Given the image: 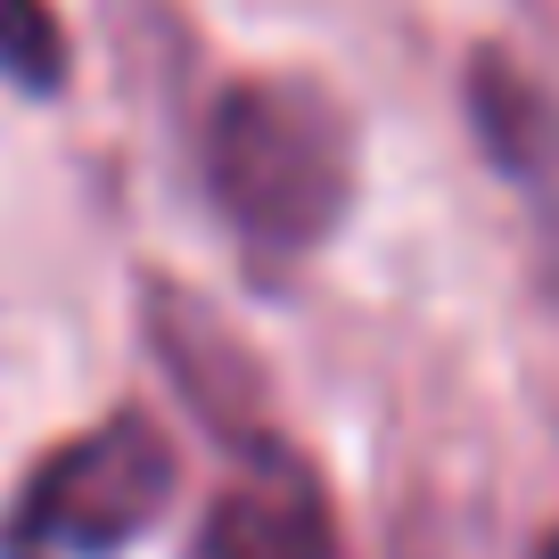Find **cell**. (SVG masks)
I'll list each match as a JSON object with an SVG mask.
<instances>
[{
  "mask_svg": "<svg viewBox=\"0 0 559 559\" xmlns=\"http://www.w3.org/2000/svg\"><path fill=\"white\" fill-rule=\"evenodd\" d=\"M206 190L255 255H313L354 206V123L313 74H247L214 99Z\"/></svg>",
  "mask_w": 559,
  "mask_h": 559,
  "instance_id": "cell-1",
  "label": "cell"
},
{
  "mask_svg": "<svg viewBox=\"0 0 559 559\" xmlns=\"http://www.w3.org/2000/svg\"><path fill=\"white\" fill-rule=\"evenodd\" d=\"M67 25H58L50 0H0V74L34 99H50L67 83Z\"/></svg>",
  "mask_w": 559,
  "mask_h": 559,
  "instance_id": "cell-6",
  "label": "cell"
},
{
  "mask_svg": "<svg viewBox=\"0 0 559 559\" xmlns=\"http://www.w3.org/2000/svg\"><path fill=\"white\" fill-rule=\"evenodd\" d=\"M198 559H346L330 486L313 477V461L288 444H247L239 477L214 493L206 526H198Z\"/></svg>",
  "mask_w": 559,
  "mask_h": 559,
  "instance_id": "cell-3",
  "label": "cell"
},
{
  "mask_svg": "<svg viewBox=\"0 0 559 559\" xmlns=\"http://www.w3.org/2000/svg\"><path fill=\"white\" fill-rule=\"evenodd\" d=\"M148 337H157L174 386L198 403V412L223 428L230 444H263V395H255V362H247L239 337H223V321L190 297V288H148Z\"/></svg>",
  "mask_w": 559,
  "mask_h": 559,
  "instance_id": "cell-4",
  "label": "cell"
},
{
  "mask_svg": "<svg viewBox=\"0 0 559 559\" xmlns=\"http://www.w3.org/2000/svg\"><path fill=\"white\" fill-rule=\"evenodd\" d=\"M535 559H559V526H551V535H543V551Z\"/></svg>",
  "mask_w": 559,
  "mask_h": 559,
  "instance_id": "cell-7",
  "label": "cell"
},
{
  "mask_svg": "<svg viewBox=\"0 0 559 559\" xmlns=\"http://www.w3.org/2000/svg\"><path fill=\"white\" fill-rule=\"evenodd\" d=\"M181 461L148 412H116L50 444L0 510V559H116L165 519Z\"/></svg>",
  "mask_w": 559,
  "mask_h": 559,
  "instance_id": "cell-2",
  "label": "cell"
},
{
  "mask_svg": "<svg viewBox=\"0 0 559 559\" xmlns=\"http://www.w3.org/2000/svg\"><path fill=\"white\" fill-rule=\"evenodd\" d=\"M469 123H477V148L493 157V174L526 181V190H543L559 174V107L519 58L502 50L469 58Z\"/></svg>",
  "mask_w": 559,
  "mask_h": 559,
  "instance_id": "cell-5",
  "label": "cell"
}]
</instances>
